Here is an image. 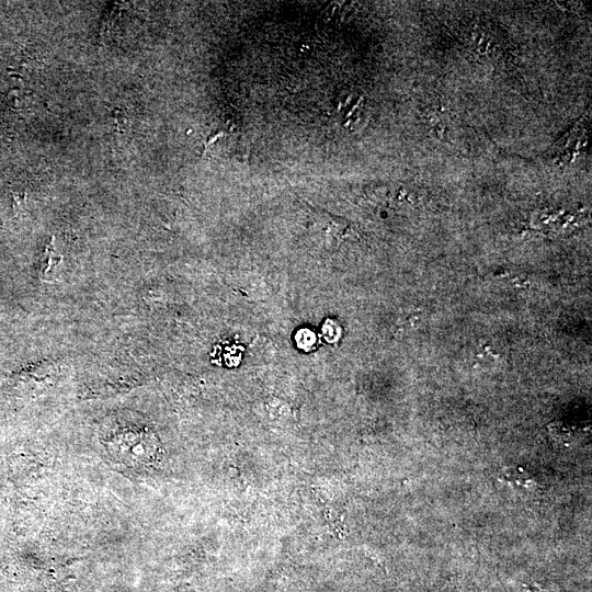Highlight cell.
<instances>
[{"label":"cell","mask_w":592,"mask_h":592,"mask_svg":"<svg viewBox=\"0 0 592 592\" xmlns=\"http://www.w3.org/2000/svg\"><path fill=\"white\" fill-rule=\"evenodd\" d=\"M110 451L126 463H150L157 453V440L147 430H123L115 434L110 443Z\"/></svg>","instance_id":"obj_1"},{"label":"cell","mask_w":592,"mask_h":592,"mask_svg":"<svg viewBox=\"0 0 592 592\" xmlns=\"http://www.w3.org/2000/svg\"><path fill=\"white\" fill-rule=\"evenodd\" d=\"M114 121L116 123V127L119 132H124V128H126L128 119L126 115L118 109H115L113 111Z\"/></svg>","instance_id":"obj_2"}]
</instances>
